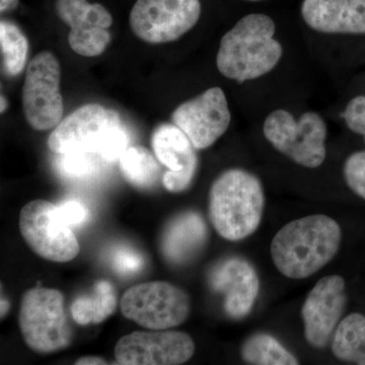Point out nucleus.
<instances>
[{
  "label": "nucleus",
  "mask_w": 365,
  "mask_h": 365,
  "mask_svg": "<svg viewBox=\"0 0 365 365\" xmlns=\"http://www.w3.org/2000/svg\"><path fill=\"white\" fill-rule=\"evenodd\" d=\"M339 223L324 215L288 222L271 242L274 265L290 279H304L325 267L340 248Z\"/></svg>",
  "instance_id": "obj_1"
},
{
  "label": "nucleus",
  "mask_w": 365,
  "mask_h": 365,
  "mask_svg": "<svg viewBox=\"0 0 365 365\" xmlns=\"http://www.w3.org/2000/svg\"><path fill=\"white\" fill-rule=\"evenodd\" d=\"M275 23L263 14L244 16L220 40L216 66L225 78L244 83L272 71L282 57Z\"/></svg>",
  "instance_id": "obj_2"
},
{
  "label": "nucleus",
  "mask_w": 365,
  "mask_h": 365,
  "mask_svg": "<svg viewBox=\"0 0 365 365\" xmlns=\"http://www.w3.org/2000/svg\"><path fill=\"white\" fill-rule=\"evenodd\" d=\"M265 196L258 177L242 169L220 175L209 192V217L217 234L230 242L253 235L263 218Z\"/></svg>",
  "instance_id": "obj_3"
},
{
  "label": "nucleus",
  "mask_w": 365,
  "mask_h": 365,
  "mask_svg": "<svg viewBox=\"0 0 365 365\" xmlns=\"http://www.w3.org/2000/svg\"><path fill=\"white\" fill-rule=\"evenodd\" d=\"M19 325L26 344L38 353H54L71 344L73 332L59 290L36 287L21 299Z\"/></svg>",
  "instance_id": "obj_4"
},
{
  "label": "nucleus",
  "mask_w": 365,
  "mask_h": 365,
  "mask_svg": "<svg viewBox=\"0 0 365 365\" xmlns=\"http://www.w3.org/2000/svg\"><path fill=\"white\" fill-rule=\"evenodd\" d=\"M263 132L276 150L302 167L316 169L325 162L328 129L318 113L307 112L297 120L287 110H275L266 118Z\"/></svg>",
  "instance_id": "obj_5"
},
{
  "label": "nucleus",
  "mask_w": 365,
  "mask_h": 365,
  "mask_svg": "<svg viewBox=\"0 0 365 365\" xmlns=\"http://www.w3.org/2000/svg\"><path fill=\"white\" fill-rule=\"evenodd\" d=\"M120 306L125 318L151 330L180 326L191 312L189 295L165 281H151L129 288Z\"/></svg>",
  "instance_id": "obj_6"
},
{
  "label": "nucleus",
  "mask_w": 365,
  "mask_h": 365,
  "mask_svg": "<svg viewBox=\"0 0 365 365\" xmlns=\"http://www.w3.org/2000/svg\"><path fill=\"white\" fill-rule=\"evenodd\" d=\"M60 78V64L51 52H40L29 63L21 103L26 122L35 130H50L63 120Z\"/></svg>",
  "instance_id": "obj_7"
},
{
  "label": "nucleus",
  "mask_w": 365,
  "mask_h": 365,
  "mask_svg": "<svg viewBox=\"0 0 365 365\" xmlns=\"http://www.w3.org/2000/svg\"><path fill=\"white\" fill-rule=\"evenodd\" d=\"M200 16V0H137L129 23L139 39L150 44H165L188 33Z\"/></svg>",
  "instance_id": "obj_8"
},
{
  "label": "nucleus",
  "mask_w": 365,
  "mask_h": 365,
  "mask_svg": "<svg viewBox=\"0 0 365 365\" xmlns=\"http://www.w3.org/2000/svg\"><path fill=\"white\" fill-rule=\"evenodd\" d=\"M21 234L30 248L46 260L66 263L73 260L81 248L72 228L57 213L49 201L33 200L20 213Z\"/></svg>",
  "instance_id": "obj_9"
},
{
  "label": "nucleus",
  "mask_w": 365,
  "mask_h": 365,
  "mask_svg": "<svg viewBox=\"0 0 365 365\" xmlns=\"http://www.w3.org/2000/svg\"><path fill=\"white\" fill-rule=\"evenodd\" d=\"M121 125L115 110L100 104L81 106L55 127L47 145L57 155L86 151L98 155L107 137Z\"/></svg>",
  "instance_id": "obj_10"
},
{
  "label": "nucleus",
  "mask_w": 365,
  "mask_h": 365,
  "mask_svg": "<svg viewBox=\"0 0 365 365\" xmlns=\"http://www.w3.org/2000/svg\"><path fill=\"white\" fill-rule=\"evenodd\" d=\"M172 120L194 148L201 150L210 148L227 132L232 114L225 91L215 86L180 105Z\"/></svg>",
  "instance_id": "obj_11"
},
{
  "label": "nucleus",
  "mask_w": 365,
  "mask_h": 365,
  "mask_svg": "<svg viewBox=\"0 0 365 365\" xmlns=\"http://www.w3.org/2000/svg\"><path fill=\"white\" fill-rule=\"evenodd\" d=\"M195 344L188 334L179 331L133 332L115 346L116 361L123 365H176L188 361Z\"/></svg>",
  "instance_id": "obj_12"
},
{
  "label": "nucleus",
  "mask_w": 365,
  "mask_h": 365,
  "mask_svg": "<svg viewBox=\"0 0 365 365\" xmlns=\"http://www.w3.org/2000/svg\"><path fill=\"white\" fill-rule=\"evenodd\" d=\"M60 20L71 28L69 46L83 57H97L111 42L112 14L100 4L88 0H57L55 4Z\"/></svg>",
  "instance_id": "obj_13"
},
{
  "label": "nucleus",
  "mask_w": 365,
  "mask_h": 365,
  "mask_svg": "<svg viewBox=\"0 0 365 365\" xmlns=\"http://www.w3.org/2000/svg\"><path fill=\"white\" fill-rule=\"evenodd\" d=\"M347 302L344 278L326 276L312 288L302 309L307 342L324 348L339 325Z\"/></svg>",
  "instance_id": "obj_14"
},
{
  "label": "nucleus",
  "mask_w": 365,
  "mask_h": 365,
  "mask_svg": "<svg viewBox=\"0 0 365 365\" xmlns=\"http://www.w3.org/2000/svg\"><path fill=\"white\" fill-rule=\"evenodd\" d=\"M209 284L223 297V309L230 318H246L260 292L256 269L246 259L230 257L211 269Z\"/></svg>",
  "instance_id": "obj_15"
},
{
  "label": "nucleus",
  "mask_w": 365,
  "mask_h": 365,
  "mask_svg": "<svg viewBox=\"0 0 365 365\" xmlns=\"http://www.w3.org/2000/svg\"><path fill=\"white\" fill-rule=\"evenodd\" d=\"M151 146L158 162L169 170L163 184L168 191L179 193L188 189L197 169L198 158L189 137L175 124H162L151 135Z\"/></svg>",
  "instance_id": "obj_16"
},
{
  "label": "nucleus",
  "mask_w": 365,
  "mask_h": 365,
  "mask_svg": "<svg viewBox=\"0 0 365 365\" xmlns=\"http://www.w3.org/2000/svg\"><path fill=\"white\" fill-rule=\"evenodd\" d=\"M302 16L317 32L365 34V0H304Z\"/></svg>",
  "instance_id": "obj_17"
},
{
  "label": "nucleus",
  "mask_w": 365,
  "mask_h": 365,
  "mask_svg": "<svg viewBox=\"0 0 365 365\" xmlns=\"http://www.w3.org/2000/svg\"><path fill=\"white\" fill-rule=\"evenodd\" d=\"M208 239L202 216L194 211L173 218L163 232L160 248L170 263L182 265L200 253Z\"/></svg>",
  "instance_id": "obj_18"
},
{
  "label": "nucleus",
  "mask_w": 365,
  "mask_h": 365,
  "mask_svg": "<svg viewBox=\"0 0 365 365\" xmlns=\"http://www.w3.org/2000/svg\"><path fill=\"white\" fill-rule=\"evenodd\" d=\"M117 307V295L111 282L100 280L96 282L91 294L81 295L71 307L72 319L78 325L100 324L109 318Z\"/></svg>",
  "instance_id": "obj_19"
},
{
  "label": "nucleus",
  "mask_w": 365,
  "mask_h": 365,
  "mask_svg": "<svg viewBox=\"0 0 365 365\" xmlns=\"http://www.w3.org/2000/svg\"><path fill=\"white\" fill-rule=\"evenodd\" d=\"M332 351L338 359L365 365V316L348 314L340 322L332 337Z\"/></svg>",
  "instance_id": "obj_20"
},
{
  "label": "nucleus",
  "mask_w": 365,
  "mask_h": 365,
  "mask_svg": "<svg viewBox=\"0 0 365 365\" xmlns=\"http://www.w3.org/2000/svg\"><path fill=\"white\" fill-rule=\"evenodd\" d=\"M120 170L127 182L140 189L150 188L160 176L158 158L143 146L127 148L119 158Z\"/></svg>",
  "instance_id": "obj_21"
},
{
  "label": "nucleus",
  "mask_w": 365,
  "mask_h": 365,
  "mask_svg": "<svg viewBox=\"0 0 365 365\" xmlns=\"http://www.w3.org/2000/svg\"><path fill=\"white\" fill-rule=\"evenodd\" d=\"M242 359L250 364L297 365L299 360L267 333H256L242 343Z\"/></svg>",
  "instance_id": "obj_22"
},
{
  "label": "nucleus",
  "mask_w": 365,
  "mask_h": 365,
  "mask_svg": "<svg viewBox=\"0 0 365 365\" xmlns=\"http://www.w3.org/2000/svg\"><path fill=\"white\" fill-rule=\"evenodd\" d=\"M0 46L4 72L9 76H18L28 60L29 42L25 34L11 21H1Z\"/></svg>",
  "instance_id": "obj_23"
},
{
  "label": "nucleus",
  "mask_w": 365,
  "mask_h": 365,
  "mask_svg": "<svg viewBox=\"0 0 365 365\" xmlns=\"http://www.w3.org/2000/svg\"><path fill=\"white\" fill-rule=\"evenodd\" d=\"M98 155L86 151L58 153L55 160L57 173L71 182H86L97 176L101 170Z\"/></svg>",
  "instance_id": "obj_24"
},
{
  "label": "nucleus",
  "mask_w": 365,
  "mask_h": 365,
  "mask_svg": "<svg viewBox=\"0 0 365 365\" xmlns=\"http://www.w3.org/2000/svg\"><path fill=\"white\" fill-rule=\"evenodd\" d=\"M112 267L119 275L132 276L141 272L145 260L140 252L128 246H119L111 253Z\"/></svg>",
  "instance_id": "obj_25"
},
{
  "label": "nucleus",
  "mask_w": 365,
  "mask_h": 365,
  "mask_svg": "<svg viewBox=\"0 0 365 365\" xmlns=\"http://www.w3.org/2000/svg\"><path fill=\"white\" fill-rule=\"evenodd\" d=\"M343 175L347 186L365 200V150L356 151L347 158Z\"/></svg>",
  "instance_id": "obj_26"
},
{
  "label": "nucleus",
  "mask_w": 365,
  "mask_h": 365,
  "mask_svg": "<svg viewBox=\"0 0 365 365\" xmlns=\"http://www.w3.org/2000/svg\"><path fill=\"white\" fill-rule=\"evenodd\" d=\"M342 117L348 128L364 136L365 140V96L353 98L346 106Z\"/></svg>",
  "instance_id": "obj_27"
},
{
  "label": "nucleus",
  "mask_w": 365,
  "mask_h": 365,
  "mask_svg": "<svg viewBox=\"0 0 365 365\" xmlns=\"http://www.w3.org/2000/svg\"><path fill=\"white\" fill-rule=\"evenodd\" d=\"M56 209L60 220L71 228L81 227L88 217V208L76 199L63 201L56 205Z\"/></svg>",
  "instance_id": "obj_28"
},
{
  "label": "nucleus",
  "mask_w": 365,
  "mask_h": 365,
  "mask_svg": "<svg viewBox=\"0 0 365 365\" xmlns=\"http://www.w3.org/2000/svg\"><path fill=\"white\" fill-rule=\"evenodd\" d=\"M76 364L97 365V364H108V362L106 361V360L104 359H102V357L85 356V357H81V359L76 360Z\"/></svg>",
  "instance_id": "obj_29"
},
{
  "label": "nucleus",
  "mask_w": 365,
  "mask_h": 365,
  "mask_svg": "<svg viewBox=\"0 0 365 365\" xmlns=\"http://www.w3.org/2000/svg\"><path fill=\"white\" fill-rule=\"evenodd\" d=\"M20 4V0H0V11L1 13L14 11Z\"/></svg>",
  "instance_id": "obj_30"
},
{
  "label": "nucleus",
  "mask_w": 365,
  "mask_h": 365,
  "mask_svg": "<svg viewBox=\"0 0 365 365\" xmlns=\"http://www.w3.org/2000/svg\"><path fill=\"white\" fill-rule=\"evenodd\" d=\"M9 309V302L6 299L1 297V318L6 316Z\"/></svg>",
  "instance_id": "obj_31"
},
{
  "label": "nucleus",
  "mask_w": 365,
  "mask_h": 365,
  "mask_svg": "<svg viewBox=\"0 0 365 365\" xmlns=\"http://www.w3.org/2000/svg\"><path fill=\"white\" fill-rule=\"evenodd\" d=\"M6 110V100L4 97H1V113H4Z\"/></svg>",
  "instance_id": "obj_32"
},
{
  "label": "nucleus",
  "mask_w": 365,
  "mask_h": 365,
  "mask_svg": "<svg viewBox=\"0 0 365 365\" xmlns=\"http://www.w3.org/2000/svg\"><path fill=\"white\" fill-rule=\"evenodd\" d=\"M249 1H259V0H249Z\"/></svg>",
  "instance_id": "obj_33"
}]
</instances>
